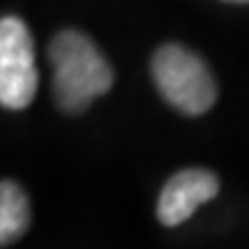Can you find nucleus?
Masks as SVG:
<instances>
[{
    "instance_id": "6",
    "label": "nucleus",
    "mask_w": 249,
    "mask_h": 249,
    "mask_svg": "<svg viewBox=\"0 0 249 249\" xmlns=\"http://www.w3.org/2000/svg\"><path fill=\"white\" fill-rule=\"evenodd\" d=\"M224 2H249V0H224Z\"/></svg>"
},
{
    "instance_id": "3",
    "label": "nucleus",
    "mask_w": 249,
    "mask_h": 249,
    "mask_svg": "<svg viewBox=\"0 0 249 249\" xmlns=\"http://www.w3.org/2000/svg\"><path fill=\"white\" fill-rule=\"evenodd\" d=\"M39 88L35 65V42L28 26L18 17L0 21V104L21 111L33 104Z\"/></svg>"
},
{
    "instance_id": "4",
    "label": "nucleus",
    "mask_w": 249,
    "mask_h": 249,
    "mask_svg": "<svg viewBox=\"0 0 249 249\" xmlns=\"http://www.w3.org/2000/svg\"><path fill=\"white\" fill-rule=\"evenodd\" d=\"M219 194V178L208 169H182L173 173L157 198V219L164 226H180L198 205Z\"/></svg>"
},
{
    "instance_id": "2",
    "label": "nucleus",
    "mask_w": 249,
    "mask_h": 249,
    "mask_svg": "<svg viewBox=\"0 0 249 249\" xmlns=\"http://www.w3.org/2000/svg\"><path fill=\"white\" fill-rule=\"evenodd\" d=\"M150 74L164 102L185 116H203L217 102V83L210 67L185 46H160L152 55Z\"/></svg>"
},
{
    "instance_id": "1",
    "label": "nucleus",
    "mask_w": 249,
    "mask_h": 249,
    "mask_svg": "<svg viewBox=\"0 0 249 249\" xmlns=\"http://www.w3.org/2000/svg\"><path fill=\"white\" fill-rule=\"evenodd\" d=\"M53 67V99L62 113H83L113 86V67L86 33L65 28L55 33L46 49Z\"/></svg>"
},
{
    "instance_id": "5",
    "label": "nucleus",
    "mask_w": 249,
    "mask_h": 249,
    "mask_svg": "<svg viewBox=\"0 0 249 249\" xmlns=\"http://www.w3.org/2000/svg\"><path fill=\"white\" fill-rule=\"evenodd\" d=\"M30 226V203L26 192L14 180L0 185V245L9 247L23 238Z\"/></svg>"
}]
</instances>
